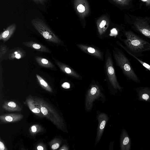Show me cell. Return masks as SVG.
<instances>
[{
    "label": "cell",
    "mask_w": 150,
    "mask_h": 150,
    "mask_svg": "<svg viewBox=\"0 0 150 150\" xmlns=\"http://www.w3.org/2000/svg\"><path fill=\"white\" fill-rule=\"evenodd\" d=\"M109 24V20L106 16H103L97 20L96 25L98 34L100 36H102L105 34Z\"/></svg>",
    "instance_id": "cell-9"
},
{
    "label": "cell",
    "mask_w": 150,
    "mask_h": 150,
    "mask_svg": "<svg viewBox=\"0 0 150 150\" xmlns=\"http://www.w3.org/2000/svg\"><path fill=\"white\" fill-rule=\"evenodd\" d=\"M75 8L81 19H83L89 13L90 8L86 0H74Z\"/></svg>",
    "instance_id": "cell-7"
},
{
    "label": "cell",
    "mask_w": 150,
    "mask_h": 150,
    "mask_svg": "<svg viewBox=\"0 0 150 150\" xmlns=\"http://www.w3.org/2000/svg\"><path fill=\"white\" fill-rule=\"evenodd\" d=\"M35 60L38 65L42 67L46 68L52 70H56L55 66L48 59L39 56H35Z\"/></svg>",
    "instance_id": "cell-17"
},
{
    "label": "cell",
    "mask_w": 150,
    "mask_h": 150,
    "mask_svg": "<svg viewBox=\"0 0 150 150\" xmlns=\"http://www.w3.org/2000/svg\"><path fill=\"white\" fill-rule=\"evenodd\" d=\"M135 29L143 36L150 40V26L147 23L137 22L134 24Z\"/></svg>",
    "instance_id": "cell-12"
},
{
    "label": "cell",
    "mask_w": 150,
    "mask_h": 150,
    "mask_svg": "<svg viewBox=\"0 0 150 150\" xmlns=\"http://www.w3.org/2000/svg\"><path fill=\"white\" fill-rule=\"evenodd\" d=\"M117 3L120 4H125L126 1V0H112Z\"/></svg>",
    "instance_id": "cell-26"
},
{
    "label": "cell",
    "mask_w": 150,
    "mask_h": 150,
    "mask_svg": "<svg viewBox=\"0 0 150 150\" xmlns=\"http://www.w3.org/2000/svg\"><path fill=\"white\" fill-rule=\"evenodd\" d=\"M56 64L60 70L64 74L73 78L81 80L82 76L67 65L52 57Z\"/></svg>",
    "instance_id": "cell-8"
},
{
    "label": "cell",
    "mask_w": 150,
    "mask_h": 150,
    "mask_svg": "<svg viewBox=\"0 0 150 150\" xmlns=\"http://www.w3.org/2000/svg\"><path fill=\"white\" fill-rule=\"evenodd\" d=\"M6 149H5V147L3 143L1 141H0V150H4Z\"/></svg>",
    "instance_id": "cell-29"
},
{
    "label": "cell",
    "mask_w": 150,
    "mask_h": 150,
    "mask_svg": "<svg viewBox=\"0 0 150 150\" xmlns=\"http://www.w3.org/2000/svg\"><path fill=\"white\" fill-rule=\"evenodd\" d=\"M117 44L121 48H123L124 50H125L127 53L129 54L130 55L133 57L134 58L136 59L146 69L149 70L150 71V65L147 64L145 62H144L142 61L141 60V59H139L136 56L132 54L130 52L128 51L127 49H126L125 48V47L120 42L118 41H117L116 42Z\"/></svg>",
    "instance_id": "cell-20"
},
{
    "label": "cell",
    "mask_w": 150,
    "mask_h": 150,
    "mask_svg": "<svg viewBox=\"0 0 150 150\" xmlns=\"http://www.w3.org/2000/svg\"><path fill=\"white\" fill-rule=\"evenodd\" d=\"M76 46L83 52L100 60H103L104 53L95 46L80 43L76 44Z\"/></svg>",
    "instance_id": "cell-6"
},
{
    "label": "cell",
    "mask_w": 150,
    "mask_h": 150,
    "mask_svg": "<svg viewBox=\"0 0 150 150\" xmlns=\"http://www.w3.org/2000/svg\"><path fill=\"white\" fill-rule=\"evenodd\" d=\"M106 123V120H104L101 121L100 123V125L99 126V130L98 131L102 132L103 129L105 127V125Z\"/></svg>",
    "instance_id": "cell-23"
},
{
    "label": "cell",
    "mask_w": 150,
    "mask_h": 150,
    "mask_svg": "<svg viewBox=\"0 0 150 150\" xmlns=\"http://www.w3.org/2000/svg\"><path fill=\"white\" fill-rule=\"evenodd\" d=\"M26 55V52L21 49H17L13 50L9 55L8 59L12 60L14 59H20Z\"/></svg>",
    "instance_id": "cell-18"
},
{
    "label": "cell",
    "mask_w": 150,
    "mask_h": 150,
    "mask_svg": "<svg viewBox=\"0 0 150 150\" xmlns=\"http://www.w3.org/2000/svg\"><path fill=\"white\" fill-rule=\"evenodd\" d=\"M37 4H40L43 5L44 2H46V0H32Z\"/></svg>",
    "instance_id": "cell-28"
},
{
    "label": "cell",
    "mask_w": 150,
    "mask_h": 150,
    "mask_svg": "<svg viewBox=\"0 0 150 150\" xmlns=\"http://www.w3.org/2000/svg\"><path fill=\"white\" fill-rule=\"evenodd\" d=\"M25 46L30 47L38 51L48 52H51L47 47L41 44L33 41L25 42H23Z\"/></svg>",
    "instance_id": "cell-16"
},
{
    "label": "cell",
    "mask_w": 150,
    "mask_h": 150,
    "mask_svg": "<svg viewBox=\"0 0 150 150\" xmlns=\"http://www.w3.org/2000/svg\"><path fill=\"white\" fill-rule=\"evenodd\" d=\"M139 100L150 102V88L147 86H140L135 88Z\"/></svg>",
    "instance_id": "cell-10"
},
{
    "label": "cell",
    "mask_w": 150,
    "mask_h": 150,
    "mask_svg": "<svg viewBox=\"0 0 150 150\" xmlns=\"http://www.w3.org/2000/svg\"><path fill=\"white\" fill-rule=\"evenodd\" d=\"M3 107L5 110L10 111H19L21 110L19 106L13 101L5 103L3 104Z\"/></svg>",
    "instance_id": "cell-19"
},
{
    "label": "cell",
    "mask_w": 150,
    "mask_h": 150,
    "mask_svg": "<svg viewBox=\"0 0 150 150\" xmlns=\"http://www.w3.org/2000/svg\"><path fill=\"white\" fill-rule=\"evenodd\" d=\"M117 32L115 28H113L111 30L110 36H116L117 35Z\"/></svg>",
    "instance_id": "cell-24"
},
{
    "label": "cell",
    "mask_w": 150,
    "mask_h": 150,
    "mask_svg": "<svg viewBox=\"0 0 150 150\" xmlns=\"http://www.w3.org/2000/svg\"><path fill=\"white\" fill-rule=\"evenodd\" d=\"M104 68L105 79L108 83L115 89H118L121 92L123 88L117 81L112 56L108 48L105 53Z\"/></svg>",
    "instance_id": "cell-3"
},
{
    "label": "cell",
    "mask_w": 150,
    "mask_h": 150,
    "mask_svg": "<svg viewBox=\"0 0 150 150\" xmlns=\"http://www.w3.org/2000/svg\"><path fill=\"white\" fill-rule=\"evenodd\" d=\"M27 103L30 109L36 115L40 117H43V115L42 113L40 107L36 103L33 98L31 96L26 100Z\"/></svg>",
    "instance_id": "cell-14"
},
{
    "label": "cell",
    "mask_w": 150,
    "mask_h": 150,
    "mask_svg": "<svg viewBox=\"0 0 150 150\" xmlns=\"http://www.w3.org/2000/svg\"><path fill=\"white\" fill-rule=\"evenodd\" d=\"M37 79L40 86L45 90L49 92H52V88L48 83L40 76L36 74Z\"/></svg>",
    "instance_id": "cell-21"
},
{
    "label": "cell",
    "mask_w": 150,
    "mask_h": 150,
    "mask_svg": "<svg viewBox=\"0 0 150 150\" xmlns=\"http://www.w3.org/2000/svg\"><path fill=\"white\" fill-rule=\"evenodd\" d=\"M16 28L15 23L9 25L0 35V40L5 42L8 40L14 33Z\"/></svg>",
    "instance_id": "cell-15"
},
{
    "label": "cell",
    "mask_w": 150,
    "mask_h": 150,
    "mask_svg": "<svg viewBox=\"0 0 150 150\" xmlns=\"http://www.w3.org/2000/svg\"><path fill=\"white\" fill-rule=\"evenodd\" d=\"M31 130L32 132H35L37 131V128L35 126L33 125L31 128Z\"/></svg>",
    "instance_id": "cell-30"
},
{
    "label": "cell",
    "mask_w": 150,
    "mask_h": 150,
    "mask_svg": "<svg viewBox=\"0 0 150 150\" xmlns=\"http://www.w3.org/2000/svg\"><path fill=\"white\" fill-rule=\"evenodd\" d=\"M124 34L126 38L120 40L125 48L134 56H141L143 52L150 51V43L148 41L130 31H125Z\"/></svg>",
    "instance_id": "cell-1"
},
{
    "label": "cell",
    "mask_w": 150,
    "mask_h": 150,
    "mask_svg": "<svg viewBox=\"0 0 150 150\" xmlns=\"http://www.w3.org/2000/svg\"><path fill=\"white\" fill-rule=\"evenodd\" d=\"M112 52L116 65L120 68L126 78L134 82L139 83V79L122 51L117 47L114 46L112 49Z\"/></svg>",
    "instance_id": "cell-2"
},
{
    "label": "cell",
    "mask_w": 150,
    "mask_h": 150,
    "mask_svg": "<svg viewBox=\"0 0 150 150\" xmlns=\"http://www.w3.org/2000/svg\"><path fill=\"white\" fill-rule=\"evenodd\" d=\"M141 0L143 1H146L147 0Z\"/></svg>",
    "instance_id": "cell-32"
},
{
    "label": "cell",
    "mask_w": 150,
    "mask_h": 150,
    "mask_svg": "<svg viewBox=\"0 0 150 150\" xmlns=\"http://www.w3.org/2000/svg\"><path fill=\"white\" fill-rule=\"evenodd\" d=\"M132 139L125 129L122 131L120 138V147L121 150H130Z\"/></svg>",
    "instance_id": "cell-11"
},
{
    "label": "cell",
    "mask_w": 150,
    "mask_h": 150,
    "mask_svg": "<svg viewBox=\"0 0 150 150\" xmlns=\"http://www.w3.org/2000/svg\"><path fill=\"white\" fill-rule=\"evenodd\" d=\"M33 99L39 106L43 115L58 128L61 129L63 125L62 120L56 110L45 101L38 98Z\"/></svg>",
    "instance_id": "cell-4"
},
{
    "label": "cell",
    "mask_w": 150,
    "mask_h": 150,
    "mask_svg": "<svg viewBox=\"0 0 150 150\" xmlns=\"http://www.w3.org/2000/svg\"><path fill=\"white\" fill-rule=\"evenodd\" d=\"M8 48L5 45H1L0 47V58H1L6 52Z\"/></svg>",
    "instance_id": "cell-22"
},
{
    "label": "cell",
    "mask_w": 150,
    "mask_h": 150,
    "mask_svg": "<svg viewBox=\"0 0 150 150\" xmlns=\"http://www.w3.org/2000/svg\"><path fill=\"white\" fill-rule=\"evenodd\" d=\"M37 149L38 150H44L43 147L41 146H38L37 147Z\"/></svg>",
    "instance_id": "cell-31"
},
{
    "label": "cell",
    "mask_w": 150,
    "mask_h": 150,
    "mask_svg": "<svg viewBox=\"0 0 150 150\" xmlns=\"http://www.w3.org/2000/svg\"><path fill=\"white\" fill-rule=\"evenodd\" d=\"M31 22L34 28L47 41L57 44H62V40L42 20L37 18L32 20Z\"/></svg>",
    "instance_id": "cell-5"
},
{
    "label": "cell",
    "mask_w": 150,
    "mask_h": 150,
    "mask_svg": "<svg viewBox=\"0 0 150 150\" xmlns=\"http://www.w3.org/2000/svg\"><path fill=\"white\" fill-rule=\"evenodd\" d=\"M23 117L21 114L15 113L7 114L0 116V120L3 122H17Z\"/></svg>",
    "instance_id": "cell-13"
},
{
    "label": "cell",
    "mask_w": 150,
    "mask_h": 150,
    "mask_svg": "<svg viewBox=\"0 0 150 150\" xmlns=\"http://www.w3.org/2000/svg\"><path fill=\"white\" fill-rule=\"evenodd\" d=\"M59 146V144L58 143H56L53 144L51 146V148L53 150L57 149Z\"/></svg>",
    "instance_id": "cell-27"
},
{
    "label": "cell",
    "mask_w": 150,
    "mask_h": 150,
    "mask_svg": "<svg viewBox=\"0 0 150 150\" xmlns=\"http://www.w3.org/2000/svg\"><path fill=\"white\" fill-rule=\"evenodd\" d=\"M62 87L65 89H68L70 87V84L69 83L65 82L62 85Z\"/></svg>",
    "instance_id": "cell-25"
}]
</instances>
